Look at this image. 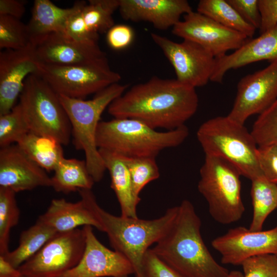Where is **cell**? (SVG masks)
<instances>
[{"label": "cell", "instance_id": "obj_1", "mask_svg": "<svg viewBox=\"0 0 277 277\" xmlns=\"http://www.w3.org/2000/svg\"><path fill=\"white\" fill-rule=\"evenodd\" d=\"M198 105L195 88L176 78L153 76L132 87L107 108L114 118L136 119L153 129L168 131L184 126Z\"/></svg>", "mask_w": 277, "mask_h": 277}, {"label": "cell", "instance_id": "obj_2", "mask_svg": "<svg viewBox=\"0 0 277 277\" xmlns=\"http://www.w3.org/2000/svg\"><path fill=\"white\" fill-rule=\"evenodd\" d=\"M202 222L193 204L183 200L171 226L151 248L185 277H227L229 271L214 259L201 232Z\"/></svg>", "mask_w": 277, "mask_h": 277}, {"label": "cell", "instance_id": "obj_3", "mask_svg": "<svg viewBox=\"0 0 277 277\" xmlns=\"http://www.w3.org/2000/svg\"><path fill=\"white\" fill-rule=\"evenodd\" d=\"M78 192L103 226L112 248L130 261L137 276L145 253L169 229L177 214V206L168 208L164 215L153 220L118 216L98 205L91 189Z\"/></svg>", "mask_w": 277, "mask_h": 277}, {"label": "cell", "instance_id": "obj_4", "mask_svg": "<svg viewBox=\"0 0 277 277\" xmlns=\"http://www.w3.org/2000/svg\"><path fill=\"white\" fill-rule=\"evenodd\" d=\"M189 135L185 126L159 131L139 120L114 118L100 121L96 133L99 149L128 157H155L162 150L181 145Z\"/></svg>", "mask_w": 277, "mask_h": 277}, {"label": "cell", "instance_id": "obj_5", "mask_svg": "<svg viewBox=\"0 0 277 277\" xmlns=\"http://www.w3.org/2000/svg\"><path fill=\"white\" fill-rule=\"evenodd\" d=\"M128 85L112 84L91 100L73 98L58 94L68 116L75 149L84 151L88 171L95 182L102 180L106 170L96 143L97 128L104 111L123 94Z\"/></svg>", "mask_w": 277, "mask_h": 277}, {"label": "cell", "instance_id": "obj_6", "mask_svg": "<svg viewBox=\"0 0 277 277\" xmlns=\"http://www.w3.org/2000/svg\"><path fill=\"white\" fill-rule=\"evenodd\" d=\"M205 155L221 158L250 180L263 175L258 156V145L243 124L227 115L203 123L196 133Z\"/></svg>", "mask_w": 277, "mask_h": 277}, {"label": "cell", "instance_id": "obj_7", "mask_svg": "<svg viewBox=\"0 0 277 277\" xmlns=\"http://www.w3.org/2000/svg\"><path fill=\"white\" fill-rule=\"evenodd\" d=\"M200 175L197 188L214 220L223 225L239 221L245 211L239 171L221 158L205 155Z\"/></svg>", "mask_w": 277, "mask_h": 277}, {"label": "cell", "instance_id": "obj_8", "mask_svg": "<svg viewBox=\"0 0 277 277\" xmlns=\"http://www.w3.org/2000/svg\"><path fill=\"white\" fill-rule=\"evenodd\" d=\"M19 97L30 132L53 137L63 145L69 144L71 126L68 116L58 94L43 78L29 76Z\"/></svg>", "mask_w": 277, "mask_h": 277}, {"label": "cell", "instance_id": "obj_9", "mask_svg": "<svg viewBox=\"0 0 277 277\" xmlns=\"http://www.w3.org/2000/svg\"><path fill=\"white\" fill-rule=\"evenodd\" d=\"M58 94L84 99L119 82L121 75L108 59L86 65L58 66L40 63L38 75Z\"/></svg>", "mask_w": 277, "mask_h": 277}, {"label": "cell", "instance_id": "obj_10", "mask_svg": "<svg viewBox=\"0 0 277 277\" xmlns=\"http://www.w3.org/2000/svg\"><path fill=\"white\" fill-rule=\"evenodd\" d=\"M85 246L83 227L58 232L18 269L25 277H61L77 265Z\"/></svg>", "mask_w": 277, "mask_h": 277}, {"label": "cell", "instance_id": "obj_11", "mask_svg": "<svg viewBox=\"0 0 277 277\" xmlns=\"http://www.w3.org/2000/svg\"><path fill=\"white\" fill-rule=\"evenodd\" d=\"M150 35L172 66L179 82L195 88L210 81L215 57L210 52L189 40L177 43L155 33Z\"/></svg>", "mask_w": 277, "mask_h": 277}, {"label": "cell", "instance_id": "obj_12", "mask_svg": "<svg viewBox=\"0 0 277 277\" xmlns=\"http://www.w3.org/2000/svg\"><path fill=\"white\" fill-rule=\"evenodd\" d=\"M183 17V21L172 28V33L199 44L215 58L239 49L247 40L245 35L197 12L192 11Z\"/></svg>", "mask_w": 277, "mask_h": 277}, {"label": "cell", "instance_id": "obj_13", "mask_svg": "<svg viewBox=\"0 0 277 277\" xmlns=\"http://www.w3.org/2000/svg\"><path fill=\"white\" fill-rule=\"evenodd\" d=\"M276 98L277 60L241 79L233 107L227 116L244 125L249 116L262 113Z\"/></svg>", "mask_w": 277, "mask_h": 277}, {"label": "cell", "instance_id": "obj_14", "mask_svg": "<svg viewBox=\"0 0 277 277\" xmlns=\"http://www.w3.org/2000/svg\"><path fill=\"white\" fill-rule=\"evenodd\" d=\"M223 264L241 265L249 258L263 254L277 256V225L267 230L252 231L239 226L229 229L211 242Z\"/></svg>", "mask_w": 277, "mask_h": 277}, {"label": "cell", "instance_id": "obj_15", "mask_svg": "<svg viewBox=\"0 0 277 277\" xmlns=\"http://www.w3.org/2000/svg\"><path fill=\"white\" fill-rule=\"evenodd\" d=\"M40 63L32 44L22 49L0 52V115L16 105L26 79L38 75Z\"/></svg>", "mask_w": 277, "mask_h": 277}, {"label": "cell", "instance_id": "obj_16", "mask_svg": "<svg viewBox=\"0 0 277 277\" xmlns=\"http://www.w3.org/2000/svg\"><path fill=\"white\" fill-rule=\"evenodd\" d=\"M86 246L77 265L61 277H124L134 274L133 266L124 255L102 244L92 227L83 226Z\"/></svg>", "mask_w": 277, "mask_h": 277}, {"label": "cell", "instance_id": "obj_17", "mask_svg": "<svg viewBox=\"0 0 277 277\" xmlns=\"http://www.w3.org/2000/svg\"><path fill=\"white\" fill-rule=\"evenodd\" d=\"M51 177L17 144L1 148L0 187L15 193L38 187H51Z\"/></svg>", "mask_w": 277, "mask_h": 277}, {"label": "cell", "instance_id": "obj_18", "mask_svg": "<svg viewBox=\"0 0 277 277\" xmlns=\"http://www.w3.org/2000/svg\"><path fill=\"white\" fill-rule=\"evenodd\" d=\"M34 46L39 62L45 64L86 65L107 59L98 44L78 42L64 33L50 34Z\"/></svg>", "mask_w": 277, "mask_h": 277}, {"label": "cell", "instance_id": "obj_19", "mask_svg": "<svg viewBox=\"0 0 277 277\" xmlns=\"http://www.w3.org/2000/svg\"><path fill=\"white\" fill-rule=\"evenodd\" d=\"M118 10L125 20L148 22L160 30L173 28L192 11L186 0H120Z\"/></svg>", "mask_w": 277, "mask_h": 277}, {"label": "cell", "instance_id": "obj_20", "mask_svg": "<svg viewBox=\"0 0 277 277\" xmlns=\"http://www.w3.org/2000/svg\"><path fill=\"white\" fill-rule=\"evenodd\" d=\"M263 60H277V24L233 53L216 57L210 81L221 83L228 70Z\"/></svg>", "mask_w": 277, "mask_h": 277}, {"label": "cell", "instance_id": "obj_21", "mask_svg": "<svg viewBox=\"0 0 277 277\" xmlns=\"http://www.w3.org/2000/svg\"><path fill=\"white\" fill-rule=\"evenodd\" d=\"M57 233L69 231L81 226H91L104 231L103 227L92 211L81 198L72 203L65 199H53L46 211L38 219Z\"/></svg>", "mask_w": 277, "mask_h": 277}, {"label": "cell", "instance_id": "obj_22", "mask_svg": "<svg viewBox=\"0 0 277 277\" xmlns=\"http://www.w3.org/2000/svg\"><path fill=\"white\" fill-rule=\"evenodd\" d=\"M76 8H62L49 0H35L31 16L27 25L30 43L35 46L46 36L54 33H64L67 23Z\"/></svg>", "mask_w": 277, "mask_h": 277}, {"label": "cell", "instance_id": "obj_23", "mask_svg": "<svg viewBox=\"0 0 277 277\" xmlns=\"http://www.w3.org/2000/svg\"><path fill=\"white\" fill-rule=\"evenodd\" d=\"M106 170L110 174L111 187L119 203L121 216L137 218V206L141 201L133 190L129 171L121 155L99 149Z\"/></svg>", "mask_w": 277, "mask_h": 277}, {"label": "cell", "instance_id": "obj_24", "mask_svg": "<svg viewBox=\"0 0 277 277\" xmlns=\"http://www.w3.org/2000/svg\"><path fill=\"white\" fill-rule=\"evenodd\" d=\"M51 177V187L57 192L69 193L81 189H91L94 181L85 161L64 158Z\"/></svg>", "mask_w": 277, "mask_h": 277}, {"label": "cell", "instance_id": "obj_25", "mask_svg": "<svg viewBox=\"0 0 277 277\" xmlns=\"http://www.w3.org/2000/svg\"><path fill=\"white\" fill-rule=\"evenodd\" d=\"M16 144L46 171H53L64 158L63 145L50 136L30 132Z\"/></svg>", "mask_w": 277, "mask_h": 277}, {"label": "cell", "instance_id": "obj_26", "mask_svg": "<svg viewBox=\"0 0 277 277\" xmlns=\"http://www.w3.org/2000/svg\"><path fill=\"white\" fill-rule=\"evenodd\" d=\"M57 233L53 228L37 220L34 225L21 233L17 247L3 256L13 266L18 268Z\"/></svg>", "mask_w": 277, "mask_h": 277}, {"label": "cell", "instance_id": "obj_27", "mask_svg": "<svg viewBox=\"0 0 277 277\" xmlns=\"http://www.w3.org/2000/svg\"><path fill=\"white\" fill-rule=\"evenodd\" d=\"M251 181L253 214L249 229L260 231L268 215L277 208V184L263 175Z\"/></svg>", "mask_w": 277, "mask_h": 277}, {"label": "cell", "instance_id": "obj_28", "mask_svg": "<svg viewBox=\"0 0 277 277\" xmlns=\"http://www.w3.org/2000/svg\"><path fill=\"white\" fill-rule=\"evenodd\" d=\"M197 12L248 38L254 34L256 29L246 22L227 0H201Z\"/></svg>", "mask_w": 277, "mask_h": 277}, {"label": "cell", "instance_id": "obj_29", "mask_svg": "<svg viewBox=\"0 0 277 277\" xmlns=\"http://www.w3.org/2000/svg\"><path fill=\"white\" fill-rule=\"evenodd\" d=\"M120 0L85 1L81 13L85 24L92 34L98 35L107 32L114 25L113 14L118 9Z\"/></svg>", "mask_w": 277, "mask_h": 277}, {"label": "cell", "instance_id": "obj_30", "mask_svg": "<svg viewBox=\"0 0 277 277\" xmlns=\"http://www.w3.org/2000/svg\"><path fill=\"white\" fill-rule=\"evenodd\" d=\"M16 193L8 188L0 187V255L8 252L11 229L19 222L20 211Z\"/></svg>", "mask_w": 277, "mask_h": 277}, {"label": "cell", "instance_id": "obj_31", "mask_svg": "<svg viewBox=\"0 0 277 277\" xmlns=\"http://www.w3.org/2000/svg\"><path fill=\"white\" fill-rule=\"evenodd\" d=\"M121 156L129 171L133 192L140 197L145 186L160 177L155 157Z\"/></svg>", "mask_w": 277, "mask_h": 277}, {"label": "cell", "instance_id": "obj_32", "mask_svg": "<svg viewBox=\"0 0 277 277\" xmlns=\"http://www.w3.org/2000/svg\"><path fill=\"white\" fill-rule=\"evenodd\" d=\"M30 132V128L20 104L0 115V147L17 144Z\"/></svg>", "mask_w": 277, "mask_h": 277}, {"label": "cell", "instance_id": "obj_33", "mask_svg": "<svg viewBox=\"0 0 277 277\" xmlns=\"http://www.w3.org/2000/svg\"><path fill=\"white\" fill-rule=\"evenodd\" d=\"M30 44L27 25L20 19L0 15V48L19 50Z\"/></svg>", "mask_w": 277, "mask_h": 277}, {"label": "cell", "instance_id": "obj_34", "mask_svg": "<svg viewBox=\"0 0 277 277\" xmlns=\"http://www.w3.org/2000/svg\"><path fill=\"white\" fill-rule=\"evenodd\" d=\"M251 133L258 146L277 143V98L259 114Z\"/></svg>", "mask_w": 277, "mask_h": 277}, {"label": "cell", "instance_id": "obj_35", "mask_svg": "<svg viewBox=\"0 0 277 277\" xmlns=\"http://www.w3.org/2000/svg\"><path fill=\"white\" fill-rule=\"evenodd\" d=\"M241 266L243 277H277V256L263 254L244 260Z\"/></svg>", "mask_w": 277, "mask_h": 277}, {"label": "cell", "instance_id": "obj_36", "mask_svg": "<svg viewBox=\"0 0 277 277\" xmlns=\"http://www.w3.org/2000/svg\"><path fill=\"white\" fill-rule=\"evenodd\" d=\"M85 1L75 2L76 8L69 18L64 32L71 38L83 43L98 44V35L91 33L87 29L81 13Z\"/></svg>", "mask_w": 277, "mask_h": 277}, {"label": "cell", "instance_id": "obj_37", "mask_svg": "<svg viewBox=\"0 0 277 277\" xmlns=\"http://www.w3.org/2000/svg\"><path fill=\"white\" fill-rule=\"evenodd\" d=\"M136 277H185L149 249L143 258L140 274Z\"/></svg>", "mask_w": 277, "mask_h": 277}, {"label": "cell", "instance_id": "obj_38", "mask_svg": "<svg viewBox=\"0 0 277 277\" xmlns=\"http://www.w3.org/2000/svg\"><path fill=\"white\" fill-rule=\"evenodd\" d=\"M257 156L263 175L277 184V143L258 146Z\"/></svg>", "mask_w": 277, "mask_h": 277}, {"label": "cell", "instance_id": "obj_39", "mask_svg": "<svg viewBox=\"0 0 277 277\" xmlns=\"http://www.w3.org/2000/svg\"><path fill=\"white\" fill-rule=\"evenodd\" d=\"M241 16L254 28L260 29L261 16L259 0H227Z\"/></svg>", "mask_w": 277, "mask_h": 277}, {"label": "cell", "instance_id": "obj_40", "mask_svg": "<svg viewBox=\"0 0 277 277\" xmlns=\"http://www.w3.org/2000/svg\"><path fill=\"white\" fill-rule=\"evenodd\" d=\"M134 36V31L130 26L121 24L114 25L107 31L106 39L110 48L120 50L132 43Z\"/></svg>", "mask_w": 277, "mask_h": 277}, {"label": "cell", "instance_id": "obj_41", "mask_svg": "<svg viewBox=\"0 0 277 277\" xmlns=\"http://www.w3.org/2000/svg\"><path fill=\"white\" fill-rule=\"evenodd\" d=\"M259 7L261 16L259 30L262 34L277 24V0H259Z\"/></svg>", "mask_w": 277, "mask_h": 277}, {"label": "cell", "instance_id": "obj_42", "mask_svg": "<svg viewBox=\"0 0 277 277\" xmlns=\"http://www.w3.org/2000/svg\"><path fill=\"white\" fill-rule=\"evenodd\" d=\"M25 3L19 0H0V15L20 18L25 12Z\"/></svg>", "mask_w": 277, "mask_h": 277}, {"label": "cell", "instance_id": "obj_43", "mask_svg": "<svg viewBox=\"0 0 277 277\" xmlns=\"http://www.w3.org/2000/svg\"><path fill=\"white\" fill-rule=\"evenodd\" d=\"M22 275L18 268L13 266L3 255H0V277H21Z\"/></svg>", "mask_w": 277, "mask_h": 277}, {"label": "cell", "instance_id": "obj_44", "mask_svg": "<svg viewBox=\"0 0 277 277\" xmlns=\"http://www.w3.org/2000/svg\"><path fill=\"white\" fill-rule=\"evenodd\" d=\"M227 277H243V273L239 270L230 271Z\"/></svg>", "mask_w": 277, "mask_h": 277}, {"label": "cell", "instance_id": "obj_45", "mask_svg": "<svg viewBox=\"0 0 277 277\" xmlns=\"http://www.w3.org/2000/svg\"><path fill=\"white\" fill-rule=\"evenodd\" d=\"M21 277H25V276H24L22 275Z\"/></svg>", "mask_w": 277, "mask_h": 277}, {"label": "cell", "instance_id": "obj_46", "mask_svg": "<svg viewBox=\"0 0 277 277\" xmlns=\"http://www.w3.org/2000/svg\"><path fill=\"white\" fill-rule=\"evenodd\" d=\"M124 277H128V276H124Z\"/></svg>", "mask_w": 277, "mask_h": 277}]
</instances>
